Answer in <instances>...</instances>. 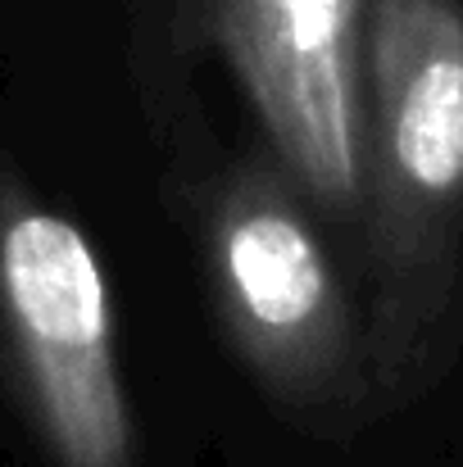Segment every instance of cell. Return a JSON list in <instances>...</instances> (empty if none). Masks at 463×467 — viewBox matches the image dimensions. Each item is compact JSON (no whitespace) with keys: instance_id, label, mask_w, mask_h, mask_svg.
Instances as JSON below:
<instances>
[{"instance_id":"3","label":"cell","mask_w":463,"mask_h":467,"mask_svg":"<svg viewBox=\"0 0 463 467\" xmlns=\"http://www.w3.org/2000/svg\"><path fill=\"white\" fill-rule=\"evenodd\" d=\"M0 322L55 467H137L114 305L87 232L41 204H0Z\"/></svg>"},{"instance_id":"2","label":"cell","mask_w":463,"mask_h":467,"mask_svg":"<svg viewBox=\"0 0 463 467\" xmlns=\"http://www.w3.org/2000/svg\"><path fill=\"white\" fill-rule=\"evenodd\" d=\"M223 340L300 427H341L377 404L368 336L278 155L232 163L200 218Z\"/></svg>"},{"instance_id":"1","label":"cell","mask_w":463,"mask_h":467,"mask_svg":"<svg viewBox=\"0 0 463 467\" xmlns=\"http://www.w3.org/2000/svg\"><path fill=\"white\" fill-rule=\"evenodd\" d=\"M363 109V336L400 409L463 340V0H368Z\"/></svg>"},{"instance_id":"4","label":"cell","mask_w":463,"mask_h":467,"mask_svg":"<svg viewBox=\"0 0 463 467\" xmlns=\"http://www.w3.org/2000/svg\"><path fill=\"white\" fill-rule=\"evenodd\" d=\"M200 23L300 195L359 218L368 0H200Z\"/></svg>"}]
</instances>
